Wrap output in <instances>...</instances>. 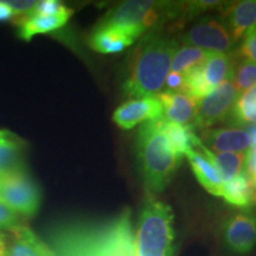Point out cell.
Listing matches in <instances>:
<instances>
[{
    "label": "cell",
    "mask_w": 256,
    "mask_h": 256,
    "mask_svg": "<svg viewBox=\"0 0 256 256\" xmlns=\"http://www.w3.org/2000/svg\"><path fill=\"white\" fill-rule=\"evenodd\" d=\"M222 197L226 203L241 209L256 206V184L242 172L232 180L224 183Z\"/></svg>",
    "instance_id": "20"
},
{
    "label": "cell",
    "mask_w": 256,
    "mask_h": 256,
    "mask_svg": "<svg viewBox=\"0 0 256 256\" xmlns=\"http://www.w3.org/2000/svg\"><path fill=\"white\" fill-rule=\"evenodd\" d=\"M209 54V51L198 49L194 46H183V48H178L174 58H172L170 72L184 74L192 66L203 64Z\"/></svg>",
    "instance_id": "24"
},
{
    "label": "cell",
    "mask_w": 256,
    "mask_h": 256,
    "mask_svg": "<svg viewBox=\"0 0 256 256\" xmlns=\"http://www.w3.org/2000/svg\"><path fill=\"white\" fill-rule=\"evenodd\" d=\"M74 11L68 6H64L60 12L50 16L31 14L18 23L19 37L23 40H31L37 34H44L60 30L72 18Z\"/></svg>",
    "instance_id": "16"
},
{
    "label": "cell",
    "mask_w": 256,
    "mask_h": 256,
    "mask_svg": "<svg viewBox=\"0 0 256 256\" xmlns=\"http://www.w3.org/2000/svg\"><path fill=\"white\" fill-rule=\"evenodd\" d=\"M40 200V188L23 168L0 176V203L18 216L34 217Z\"/></svg>",
    "instance_id": "6"
},
{
    "label": "cell",
    "mask_w": 256,
    "mask_h": 256,
    "mask_svg": "<svg viewBox=\"0 0 256 256\" xmlns=\"http://www.w3.org/2000/svg\"><path fill=\"white\" fill-rule=\"evenodd\" d=\"M22 151L23 146L19 138L8 130H0V176L23 168Z\"/></svg>",
    "instance_id": "23"
},
{
    "label": "cell",
    "mask_w": 256,
    "mask_h": 256,
    "mask_svg": "<svg viewBox=\"0 0 256 256\" xmlns=\"http://www.w3.org/2000/svg\"><path fill=\"white\" fill-rule=\"evenodd\" d=\"M179 10L180 2L132 0L110 10L98 25L126 28L142 37L159 25L177 20Z\"/></svg>",
    "instance_id": "5"
},
{
    "label": "cell",
    "mask_w": 256,
    "mask_h": 256,
    "mask_svg": "<svg viewBox=\"0 0 256 256\" xmlns=\"http://www.w3.org/2000/svg\"><path fill=\"white\" fill-rule=\"evenodd\" d=\"M136 256H174V212L164 202L148 197L134 228Z\"/></svg>",
    "instance_id": "4"
},
{
    "label": "cell",
    "mask_w": 256,
    "mask_h": 256,
    "mask_svg": "<svg viewBox=\"0 0 256 256\" xmlns=\"http://www.w3.org/2000/svg\"><path fill=\"white\" fill-rule=\"evenodd\" d=\"M235 54L236 56L256 63V25L243 36L241 46Z\"/></svg>",
    "instance_id": "27"
},
{
    "label": "cell",
    "mask_w": 256,
    "mask_h": 256,
    "mask_svg": "<svg viewBox=\"0 0 256 256\" xmlns=\"http://www.w3.org/2000/svg\"><path fill=\"white\" fill-rule=\"evenodd\" d=\"M185 46H194L209 52L228 54L236 46L223 20L206 17L188 28L182 37Z\"/></svg>",
    "instance_id": "8"
},
{
    "label": "cell",
    "mask_w": 256,
    "mask_h": 256,
    "mask_svg": "<svg viewBox=\"0 0 256 256\" xmlns=\"http://www.w3.org/2000/svg\"><path fill=\"white\" fill-rule=\"evenodd\" d=\"M243 172L248 176L252 183L256 184V147L249 148L246 153V162Z\"/></svg>",
    "instance_id": "30"
},
{
    "label": "cell",
    "mask_w": 256,
    "mask_h": 256,
    "mask_svg": "<svg viewBox=\"0 0 256 256\" xmlns=\"http://www.w3.org/2000/svg\"><path fill=\"white\" fill-rule=\"evenodd\" d=\"M162 118V106L158 95L133 98L116 108L113 121L122 130H130L146 120H158Z\"/></svg>",
    "instance_id": "11"
},
{
    "label": "cell",
    "mask_w": 256,
    "mask_h": 256,
    "mask_svg": "<svg viewBox=\"0 0 256 256\" xmlns=\"http://www.w3.org/2000/svg\"><path fill=\"white\" fill-rule=\"evenodd\" d=\"M198 148L209 162L217 168L222 176L224 183L232 180L243 172L246 162V153H215L211 152L206 147L202 145L198 136L194 140V150Z\"/></svg>",
    "instance_id": "19"
},
{
    "label": "cell",
    "mask_w": 256,
    "mask_h": 256,
    "mask_svg": "<svg viewBox=\"0 0 256 256\" xmlns=\"http://www.w3.org/2000/svg\"><path fill=\"white\" fill-rule=\"evenodd\" d=\"M16 14L11 6L8 5V2L0 0V22L14 20Z\"/></svg>",
    "instance_id": "32"
},
{
    "label": "cell",
    "mask_w": 256,
    "mask_h": 256,
    "mask_svg": "<svg viewBox=\"0 0 256 256\" xmlns=\"http://www.w3.org/2000/svg\"><path fill=\"white\" fill-rule=\"evenodd\" d=\"M232 82L240 94L254 87L256 84V63L236 56L235 69H234Z\"/></svg>",
    "instance_id": "25"
},
{
    "label": "cell",
    "mask_w": 256,
    "mask_h": 256,
    "mask_svg": "<svg viewBox=\"0 0 256 256\" xmlns=\"http://www.w3.org/2000/svg\"><path fill=\"white\" fill-rule=\"evenodd\" d=\"M223 22L238 43L250 28L256 25V0H243L223 5Z\"/></svg>",
    "instance_id": "14"
},
{
    "label": "cell",
    "mask_w": 256,
    "mask_h": 256,
    "mask_svg": "<svg viewBox=\"0 0 256 256\" xmlns=\"http://www.w3.org/2000/svg\"><path fill=\"white\" fill-rule=\"evenodd\" d=\"M162 106V119L168 122L190 126L197 115L200 101L184 92L165 90L158 94Z\"/></svg>",
    "instance_id": "12"
},
{
    "label": "cell",
    "mask_w": 256,
    "mask_h": 256,
    "mask_svg": "<svg viewBox=\"0 0 256 256\" xmlns=\"http://www.w3.org/2000/svg\"><path fill=\"white\" fill-rule=\"evenodd\" d=\"M55 256H136L132 212L101 223L72 224L54 234Z\"/></svg>",
    "instance_id": "1"
},
{
    "label": "cell",
    "mask_w": 256,
    "mask_h": 256,
    "mask_svg": "<svg viewBox=\"0 0 256 256\" xmlns=\"http://www.w3.org/2000/svg\"><path fill=\"white\" fill-rule=\"evenodd\" d=\"M138 38V34L126 28L98 25L89 38V46L98 52L116 54L132 46Z\"/></svg>",
    "instance_id": "13"
},
{
    "label": "cell",
    "mask_w": 256,
    "mask_h": 256,
    "mask_svg": "<svg viewBox=\"0 0 256 256\" xmlns=\"http://www.w3.org/2000/svg\"><path fill=\"white\" fill-rule=\"evenodd\" d=\"M226 121L234 127L241 128L256 124V84L238 95Z\"/></svg>",
    "instance_id": "22"
},
{
    "label": "cell",
    "mask_w": 256,
    "mask_h": 256,
    "mask_svg": "<svg viewBox=\"0 0 256 256\" xmlns=\"http://www.w3.org/2000/svg\"><path fill=\"white\" fill-rule=\"evenodd\" d=\"M202 145L215 153H247L250 148V136L241 127L209 128L198 136Z\"/></svg>",
    "instance_id": "10"
},
{
    "label": "cell",
    "mask_w": 256,
    "mask_h": 256,
    "mask_svg": "<svg viewBox=\"0 0 256 256\" xmlns=\"http://www.w3.org/2000/svg\"><path fill=\"white\" fill-rule=\"evenodd\" d=\"M185 156L188 159L192 171L202 186L214 196L222 197L224 180L215 166L211 164L202 153L194 148L188 150Z\"/></svg>",
    "instance_id": "18"
},
{
    "label": "cell",
    "mask_w": 256,
    "mask_h": 256,
    "mask_svg": "<svg viewBox=\"0 0 256 256\" xmlns=\"http://www.w3.org/2000/svg\"><path fill=\"white\" fill-rule=\"evenodd\" d=\"M64 6L66 5H63L62 2H57V0H42V2H37L36 8H34V11L31 12V14H34V16L55 14L57 12H60Z\"/></svg>",
    "instance_id": "29"
},
{
    "label": "cell",
    "mask_w": 256,
    "mask_h": 256,
    "mask_svg": "<svg viewBox=\"0 0 256 256\" xmlns=\"http://www.w3.org/2000/svg\"><path fill=\"white\" fill-rule=\"evenodd\" d=\"M184 78V87L183 92H186L188 95L192 96L196 100L200 101L202 98L209 95L211 89L206 84V80L203 78V72H202V64L200 66H192L191 69L186 70L183 74Z\"/></svg>",
    "instance_id": "26"
},
{
    "label": "cell",
    "mask_w": 256,
    "mask_h": 256,
    "mask_svg": "<svg viewBox=\"0 0 256 256\" xmlns=\"http://www.w3.org/2000/svg\"><path fill=\"white\" fill-rule=\"evenodd\" d=\"M165 84L168 86V90L183 92V87H184L183 74L170 72L168 75V78H166Z\"/></svg>",
    "instance_id": "31"
},
{
    "label": "cell",
    "mask_w": 256,
    "mask_h": 256,
    "mask_svg": "<svg viewBox=\"0 0 256 256\" xmlns=\"http://www.w3.org/2000/svg\"><path fill=\"white\" fill-rule=\"evenodd\" d=\"M222 235L229 249L247 254L256 246V215L250 211L234 214L224 220Z\"/></svg>",
    "instance_id": "9"
},
{
    "label": "cell",
    "mask_w": 256,
    "mask_h": 256,
    "mask_svg": "<svg viewBox=\"0 0 256 256\" xmlns=\"http://www.w3.org/2000/svg\"><path fill=\"white\" fill-rule=\"evenodd\" d=\"M238 95L240 92L232 81L223 83L214 89L209 95L200 101L196 118L190 124L192 130L194 132H202L228 120Z\"/></svg>",
    "instance_id": "7"
},
{
    "label": "cell",
    "mask_w": 256,
    "mask_h": 256,
    "mask_svg": "<svg viewBox=\"0 0 256 256\" xmlns=\"http://www.w3.org/2000/svg\"><path fill=\"white\" fill-rule=\"evenodd\" d=\"M11 232L12 238L8 243L5 256H55L50 246L28 226L22 224Z\"/></svg>",
    "instance_id": "15"
},
{
    "label": "cell",
    "mask_w": 256,
    "mask_h": 256,
    "mask_svg": "<svg viewBox=\"0 0 256 256\" xmlns=\"http://www.w3.org/2000/svg\"><path fill=\"white\" fill-rule=\"evenodd\" d=\"M19 226H22V224L17 214L10 210L2 203H0V229L14 230Z\"/></svg>",
    "instance_id": "28"
},
{
    "label": "cell",
    "mask_w": 256,
    "mask_h": 256,
    "mask_svg": "<svg viewBox=\"0 0 256 256\" xmlns=\"http://www.w3.org/2000/svg\"><path fill=\"white\" fill-rule=\"evenodd\" d=\"M178 48L172 38L154 32L146 34L128 58L122 88L124 95L142 98L160 94Z\"/></svg>",
    "instance_id": "2"
},
{
    "label": "cell",
    "mask_w": 256,
    "mask_h": 256,
    "mask_svg": "<svg viewBox=\"0 0 256 256\" xmlns=\"http://www.w3.org/2000/svg\"><path fill=\"white\" fill-rule=\"evenodd\" d=\"M236 56L234 52H210L202 64V72L211 90L223 83L232 81Z\"/></svg>",
    "instance_id": "17"
},
{
    "label": "cell",
    "mask_w": 256,
    "mask_h": 256,
    "mask_svg": "<svg viewBox=\"0 0 256 256\" xmlns=\"http://www.w3.org/2000/svg\"><path fill=\"white\" fill-rule=\"evenodd\" d=\"M160 126L174 156H177L179 162H182L185 153L188 150L194 148V140L197 138L196 132L192 130L191 126H182L178 124L168 122L164 119L160 120Z\"/></svg>",
    "instance_id": "21"
},
{
    "label": "cell",
    "mask_w": 256,
    "mask_h": 256,
    "mask_svg": "<svg viewBox=\"0 0 256 256\" xmlns=\"http://www.w3.org/2000/svg\"><path fill=\"white\" fill-rule=\"evenodd\" d=\"M6 247H8V241L4 234L0 232V256H5Z\"/></svg>",
    "instance_id": "34"
},
{
    "label": "cell",
    "mask_w": 256,
    "mask_h": 256,
    "mask_svg": "<svg viewBox=\"0 0 256 256\" xmlns=\"http://www.w3.org/2000/svg\"><path fill=\"white\" fill-rule=\"evenodd\" d=\"M162 119L146 121L136 133L138 165L150 197L168 186L180 164L162 130Z\"/></svg>",
    "instance_id": "3"
},
{
    "label": "cell",
    "mask_w": 256,
    "mask_h": 256,
    "mask_svg": "<svg viewBox=\"0 0 256 256\" xmlns=\"http://www.w3.org/2000/svg\"><path fill=\"white\" fill-rule=\"evenodd\" d=\"M247 130L249 133V136H250V148H252V147H256V124H254V126H249Z\"/></svg>",
    "instance_id": "33"
}]
</instances>
